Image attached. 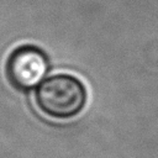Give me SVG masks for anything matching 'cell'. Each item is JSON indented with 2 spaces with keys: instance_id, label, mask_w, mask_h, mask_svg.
<instances>
[{
  "instance_id": "obj_1",
  "label": "cell",
  "mask_w": 158,
  "mask_h": 158,
  "mask_svg": "<svg viewBox=\"0 0 158 158\" xmlns=\"http://www.w3.org/2000/svg\"><path fill=\"white\" fill-rule=\"evenodd\" d=\"M35 101L44 115L65 120L77 116L84 109L86 89L74 75L56 74L37 86Z\"/></svg>"
},
{
  "instance_id": "obj_2",
  "label": "cell",
  "mask_w": 158,
  "mask_h": 158,
  "mask_svg": "<svg viewBox=\"0 0 158 158\" xmlns=\"http://www.w3.org/2000/svg\"><path fill=\"white\" fill-rule=\"evenodd\" d=\"M48 67L46 53L36 46L26 44L17 47L10 54L6 63V77L17 90L30 91L43 81Z\"/></svg>"
}]
</instances>
